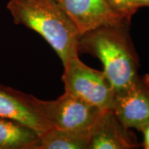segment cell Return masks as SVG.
<instances>
[{"instance_id":"5","label":"cell","mask_w":149,"mask_h":149,"mask_svg":"<svg viewBox=\"0 0 149 149\" xmlns=\"http://www.w3.org/2000/svg\"><path fill=\"white\" fill-rule=\"evenodd\" d=\"M0 117L23 123L39 135L55 128L44 113L41 100L1 84Z\"/></svg>"},{"instance_id":"7","label":"cell","mask_w":149,"mask_h":149,"mask_svg":"<svg viewBox=\"0 0 149 149\" xmlns=\"http://www.w3.org/2000/svg\"><path fill=\"white\" fill-rule=\"evenodd\" d=\"M81 34L104 25L130 22L121 18L105 0H56Z\"/></svg>"},{"instance_id":"2","label":"cell","mask_w":149,"mask_h":149,"mask_svg":"<svg viewBox=\"0 0 149 149\" xmlns=\"http://www.w3.org/2000/svg\"><path fill=\"white\" fill-rule=\"evenodd\" d=\"M7 8L13 22L38 33L64 65L78 55L81 33L56 0H10Z\"/></svg>"},{"instance_id":"10","label":"cell","mask_w":149,"mask_h":149,"mask_svg":"<svg viewBox=\"0 0 149 149\" xmlns=\"http://www.w3.org/2000/svg\"><path fill=\"white\" fill-rule=\"evenodd\" d=\"M38 138L39 134L32 128L0 117V149H31Z\"/></svg>"},{"instance_id":"8","label":"cell","mask_w":149,"mask_h":149,"mask_svg":"<svg viewBox=\"0 0 149 149\" xmlns=\"http://www.w3.org/2000/svg\"><path fill=\"white\" fill-rule=\"evenodd\" d=\"M139 146L130 128L123 124L112 109H108L92 128L89 149H133Z\"/></svg>"},{"instance_id":"13","label":"cell","mask_w":149,"mask_h":149,"mask_svg":"<svg viewBox=\"0 0 149 149\" xmlns=\"http://www.w3.org/2000/svg\"><path fill=\"white\" fill-rule=\"evenodd\" d=\"M133 6L139 10L140 8H149V0H132Z\"/></svg>"},{"instance_id":"3","label":"cell","mask_w":149,"mask_h":149,"mask_svg":"<svg viewBox=\"0 0 149 149\" xmlns=\"http://www.w3.org/2000/svg\"><path fill=\"white\" fill-rule=\"evenodd\" d=\"M65 91L103 110L112 109L115 91L104 71L91 68L76 55L64 65Z\"/></svg>"},{"instance_id":"1","label":"cell","mask_w":149,"mask_h":149,"mask_svg":"<svg viewBox=\"0 0 149 149\" xmlns=\"http://www.w3.org/2000/svg\"><path fill=\"white\" fill-rule=\"evenodd\" d=\"M130 22L104 25L81 34L78 52L100 59L115 93L139 76V58L129 34Z\"/></svg>"},{"instance_id":"6","label":"cell","mask_w":149,"mask_h":149,"mask_svg":"<svg viewBox=\"0 0 149 149\" xmlns=\"http://www.w3.org/2000/svg\"><path fill=\"white\" fill-rule=\"evenodd\" d=\"M112 110L128 128L141 131L149 123V74L140 75L115 93Z\"/></svg>"},{"instance_id":"11","label":"cell","mask_w":149,"mask_h":149,"mask_svg":"<svg viewBox=\"0 0 149 149\" xmlns=\"http://www.w3.org/2000/svg\"><path fill=\"white\" fill-rule=\"evenodd\" d=\"M105 2L114 13L126 21L131 22L132 17L138 11L132 0H105Z\"/></svg>"},{"instance_id":"12","label":"cell","mask_w":149,"mask_h":149,"mask_svg":"<svg viewBox=\"0 0 149 149\" xmlns=\"http://www.w3.org/2000/svg\"><path fill=\"white\" fill-rule=\"evenodd\" d=\"M141 132L143 133V146L145 149H149V123L141 130Z\"/></svg>"},{"instance_id":"4","label":"cell","mask_w":149,"mask_h":149,"mask_svg":"<svg viewBox=\"0 0 149 149\" xmlns=\"http://www.w3.org/2000/svg\"><path fill=\"white\" fill-rule=\"evenodd\" d=\"M44 113L55 128L91 134L104 111L67 91L55 100H42Z\"/></svg>"},{"instance_id":"9","label":"cell","mask_w":149,"mask_h":149,"mask_svg":"<svg viewBox=\"0 0 149 149\" xmlns=\"http://www.w3.org/2000/svg\"><path fill=\"white\" fill-rule=\"evenodd\" d=\"M91 134L53 128L42 134L31 149H89Z\"/></svg>"}]
</instances>
